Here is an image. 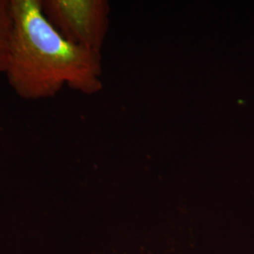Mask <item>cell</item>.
<instances>
[{
	"label": "cell",
	"mask_w": 254,
	"mask_h": 254,
	"mask_svg": "<svg viewBox=\"0 0 254 254\" xmlns=\"http://www.w3.org/2000/svg\"><path fill=\"white\" fill-rule=\"evenodd\" d=\"M13 29L5 74L20 98L56 96L64 86L93 94L101 91V53L65 40L50 25L42 0H10Z\"/></svg>",
	"instance_id": "6da1fadb"
},
{
	"label": "cell",
	"mask_w": 254,
	"mask_h": 254,
	"mask_svg": "<svg viewBox=\"0 0 254 254\" xmlns=\"http://www.w3.org/2000/svg\"><path fill=\"white\" fill-rule=\"evenodd\" d=\"M12 29L10 0H0V73H6L8 68Z\"/></svg>",
	"instance_id": "3957f363"
},
{
	"label": "cell",
	"mask_w": 254,
	"mask_h": 254,
	"mask_svg": "<svg viewBox=\"0 0 254 254\" xmlns=\"http://www.w3.org/2000/svg\"><path fill=\"white\" fill-rule=\"evenodd\" d=\"M47 21L65 40L100 52L109 28L106 0H42Z\"/></svg>",
	"instance_id": "7a4b0ae2"
}]
</instances>
